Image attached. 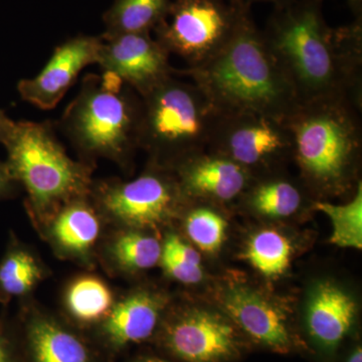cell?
<instances>
[{
    "mask_svg": "<svg viewBox=\"0 0 362 362\" xmlns=\"http://www.w3.org/2000/svg\"><path fill=\"white\" fill-rule=\"evenodd\" d=\"M264 37L299 105L335 100L362 106V18L331 28L323 0L275 7Z\"/></svg>",
    "mask_w": 362,
    "mask_h": 362,
    "instance_id": "6da1fadb",
    "label": "cell"
},
{
    "mask_svg": "<svg viewBox=\"0 0 362 362\" xmlns=\"http://www.w3.org/2000/svg\"><path fill=\"white\" fill-rule=\"evenodd\" d=\"M175 73L199 86L223 113L259 114L285 122L299 106L251 11L214 58Z\"/></svg>",
    "mask_w": 362,
    "mask_h": 362,
    "instance_id": "7a4b0ae2",
    "label": "cell"
},
{
    "mask_svg": "<svg viewBox=\"0 0 362 362\" xmlns=\"http://www.w3.org/2000/svg\"><path fill=\"white\" fill-rule=\"evenodd\" d=\"M141 106V97L121 78L87 74L57 125L81 160L108 159L127 169L139 148Z\"/></svg>",
    "mask_w": 362,
    "mask_h": 362,
    "instance_id": "3957f363",
    "label": "cell"
},
{
    "mask_svg": "<svg viewBox=\"0 0 362 362\" xmlns=\"http://www.w3.org/2000/svg\"><path fill=\"white\" fill-rule=\"evenodd\" d=\"M2 145L35 230L66 202L90 194L94 164L71 158L51 121H14Z\"/></svg>",
    "mask_w": 362,
    "mask_h": 362,
    "instance_id": "277c9868",
    "label": "cell"
},
{
    "mask_svg": "<svg viewBox=\"0 0 362 362\" xmlns=\"http://www.w3.org/2000/svg\"><path fill=\"white\" fill-rule=\"evenodd\" d=\"M361 106L347 101L301 104L285 121L293 158L317 192L338 194L351 187L361 154Z\"/></svg>",
    "mask_w": 362,
    "mask_h": 362,
    "instance_id": "5b68a950",
    "label": "cell"
},
{
    "mask_svg": "<svg viewBox=\"0 0 362 362\" xmlns=\"http://www.w3.org/2000/svg\"><path fill=\"white\" fill-rule=\"evenodd\" d=\"M175 75L141 97L138 138L150 162L168 168L209 148L221 115L199 86Z\"/></svg>",
    "mask_w": 362,
    "mask_h": 362,
    "instance_id": "8992f818",
    "label": "cell"
},
{
    "mask_svg": "<svg viewBox=\"0 0 362 362\" xmlns=\"http://www.w3.org/2000/svg\"><path fill=\"white\" fill-rule=\"evenodd\" d=\"M90 197L107 225L143 230L166 225L188 201L173 170L152 162L132 180H94Z\"/></svg>",
    "mask_w": 362,
    "mask_h": 362,
    "instance_id": "52a82bcc",
    "label": "cell"
},
{
    "mask_svg": "<svg viewBox=\"0 0 362 362\" xmlns=\"http://www.w3.org/2000/svg\"><path fill=\"white\" fill-rule=\"evenodd\" d=\"M247 11L244 0H173L154 30L156 39L194 68L226 47Z\"/></svg>",
    "mask_w": 362,
    "mask_h": 362,
    "instance_id": "ba28073f",
    "label": "cell"
},
{
    "mask_svg": "<svg viewBox=\"0 0 362 362\" xmlns=\"http://www.w3.org/2000/svg\"><path fill=\"white\" fill-rule=\"evenodd\" d=\"M209 148L232 159L252 175L256 169L293 153L291 133L284 121L252 113L221 112Z\"/></svg>",
    "mask_w": 362,
    "mask_h": 362,
    "instance_id": "9c48e42d",
    "label": "cell"
},
{
    "mask_svg": "<svg viewBox=\"0 0 362 362\" xmlns=\"http://www.w3.org/2000/svg\"><path fill=\"white\" fill-rule=\"evenodd\" d=\"M170 54L151 33L101 35L97 65L144 97L175 75Z\"/></svg>",
    "mask_w": 362,
    "mask_h": 362,
    "instance_id": "30bf717a",
    "label": "cell"
},
{
    "mask_svg": "<svg viewBox=\"0 0 362 362\" xmlns=\"http://www.w3.org/2000/svg\"><path fill=\"white\" fill-rule=\"evenodd\" d=\"M16 323L23 362H101L75 326L42 308L21 302Z\"/></svg>",
    "mask_w": 362,
    "mask_h": 362,
    "instance_id": "8fae6325",
    "label": "cell"
},
{
    "mask_svg": "<svg viewBox=\"0 0 362 362\" xmlns=\"http://www.w3.org/2000/svg\"><path fill=\"white\" fill-rule=\"evenodd\" d=\"M163 346L185 362H221L238 351L235 328L226 319L199 309L176 312L162 326Z\"/></svg>",
    "mask_w": 362,
    "mask_h": 362,
    "instance_id": "7c38bea8",
    "label": "cell"
},
{
    "mask_svg": "<svg viewBox=\"0 0 362 362\" xmlns=\"http://www.w3.org/2000/svg\"><path fill=\"white\" fill-rule=\"evenodd\" d=\"M106 225L89 194L66 202L37 230L58 259L92 270Z\"/></svg>",
    "mask_w": 362,
    "mask_h": 362,
    "instance_id": "4fadbf2b",
    "label": "cell"
},
{
    "mask_svg": "<svg viewBox=\"0 0 362 362\" xmlns=\"http://www.w3.org/2000/svg\"><path fill=\"white\" fill-rule=\"evenodd\" d=\"M101 37L80 35L62 42L42 71L18 85L21 99L42 109L52 110L65 97L85 68L97 65Z\"/></svg>",
    "mask_w": 362,
    "mask_h": 362,
    "instance_id": "5bb4252c",
    "label": "cell"
},
{
    "mask_svg": "<svg viewBox=\"0 0 362 362\" xmlns=\"http://www.w3.org/2000/svg\"><path fill=\"white\" fill-rule=\"evenodd\" d=\"M166 305L165 296L144 288L117 297L110 314L94 328L100 344L115 354L149 339L161 322Z\"/></svg>",
    "mask_w": 362,
    "mask_h": 362,
    "instance_id": "9a60e30c",
    "label": "cell"
},
{
    "mask_svg": "<svg viewBox=\"0 0 362 362\" xmlns=\"http://www.w3.org/2000/svg\"><path fill=\"white\" fill-rule=\"evenodd\" d=\"M170 169L187 199L232 202L242 197L252 180L246 169L211 150L187 157Z\"/></svg>",
    "mask_w": 362,
    "mask_h": 362,
    "instance_id": "2e32d148",
    "label": "cell"
},
{
    "mask_svg": "<svg viewBox=\"0 0 362 362\" xmlns=\"http://www.w3.org/2000/svg\"><path fill=\"white\" fill-rule=\"evenodd\" d=\"M223 305L230 318L252 339L279 352H286L291 337L285 317L257 293L235 288L230 290Z\"/></svg>",
    "mask_w": 362,
    "mask_h": 362,
    "instance_id": "e0dca14e",
    "label": "cell"
},
{
    "mask_svg": "<svg viewBox=\"0 0 362 362\" xmlns=\"http://www.w3.org/2000/svg\"><path fill=\"white\" fill-rule=\"evenodd\" d=\"M149 230L114 228L105 235L98 259L113 275H133L159 264L162 243Z\"/></svg>",
    "mask_w": 362,
    "mask_h": 362,
    "instance_id": "ac0fdd59",
    "label": "cell"
},
{
    "mask_svg": "<svg viewBox=\"0 0 362 362\" xmlns=\"http://www.w3.org/2000/svg\"><path fill=\"white\" fill-rule=\"evenodd\" d=\"M49 275L51 271L40 255L11 233L0 259V304L6 307L13 300L32 299Z\"/></svg>",
    "mask_w": 362,
    "mask_h": 362,
    "instance_id": "d6986e66",
    "label": "cell"
},
{
    "mask_svg": "<svg viewBox=\"0 0 362 362\" xmlns=\"http://www.w3.org/2000/svg\"><path fill=\"white\" fill-rule=\"evenodd\" d=\"M356 305L347 293L335 285H319L312 293L307 310V325L314 339L325 347H335L349 332Z\"/></svg>",
    "mask_w": 362,
    "mask_h": 362,
    "instance_id": "ffe728a7",
    "label": "cell"
},
{
    "mask_svg": "<svg viewBox=\"0 0 362 362\" xmlns=\"http://www.w3.org/2000/svg\"><path fill=\"white\" fill-rule=\"evenodd\" d=\"M117 296L96 274H80L66 283L62 305L66 321L76 328H96L110 314Z\"/></svg>",
    "mask_w": 362,
    "mask_h": 362,
    "instance_id": "44dd1931",
    "label": "cell"
},
{
    "mask_svg": "<svg viewBox=\"0 0 362 362\" xmlns=\"http://www.w3.org/2000/svg\"><path fill=\"white\" fill-rule=\"evenodd\" d=\"M173 0H115L104 13L103 35L151 33Z\"/></svg>",
    "mask_w": 362,
    "mask_h": 362,
    "instance_id": "7402d4cb",
    "label": "cell"
},
{
    "mask_svg": "<svg viewBox=\"0 0 362 362\" xmlns=\"http://www.w3.org/2000/svg\"><path fill=\"white\" fill-rule=\"evenodd\" d=\"M246 192L247 206L255 213L271 218H289L303 206V190L283 177L268 178L256 185L250 183Z\"/></svg>",
    "mask_w": 362,
    "mask_h": 362,
    "instance_id": "603a6c76",
    "label": "cell"
},
{
    "mask_svg": "<svg viewBox=\"0 0 362 362\" xmlns=\"http://www.w3.org/2000/svg\"><path fill=\"white\" fill-rule=\"evenodd\" d=\"M313 209L330 218L333 232L330 242L341 247L362 249V185L354 192L351 201L344 204L315 202Z\"/></svg>",
    "mask_w": 362,
    "mask_h": 362,
    "instance_id": "cb8c5ba5",
    "label": "cell"
},
{
    "mask_svg": "<svg viewBox=\"0 0 362 362\" xmlns=\"http://www.w3.org/2000/svg\"><path fill=\"white\" fill-rule=\"evenodd\" d=\"M292 247L282 233L261 230L247 243L246 258L254 268L267 277H276L287 270Z\"/></svg>",
    "mask_w": 362,
    "mask_h": 362,
    "instance_id": "d4e9b609",
    "label": "cell"
},
{
    "mask_svg": "<svg viewBox=\"0 0 362 362\" xmlns=\"http://www.w3.org/2000/svg\"><path fill=\"white\" fill-rule=\"evenodd\" d=\"M185 226L189 239L202 251L214 252L225 240L228 223L211 207L197 206L185 216Z\"/></svg>",
    "mask_w": 362,
    "mask_h": 362,
    "instance_id": "484cf974",
    "label": "cell"
},
{
    "mask_svg": "<svg viewBox=\"0 0 362 362\" xmlns=\"http://www.w3.org/2000/svg\"><path fill=\"white\" fill-rule=\"evenodd\" d=\"M0 362H23L16 326L0 318Z\"/></svg>",
    "mask_w": 362,
    "mask_h": 362,
    "instance_id": "4316f807",
    "label": "cell"
},
{
    "mask_svg": "<svg viewBox=\"0 0 362 362\" xmlns=\"http://www.w3.org/2000/svg\"><path fill=\"white\" fill-rule=\"evenodd\" d=\"M159 264L169 277L177 282L183 283V284H197L204 277L202 268L187 265V264L181 263V262L176 261L170 257L164 256V255H161Z\"/></svg>",
    "mask_w": 362,
    "mask_h": 362,
    "instance_id": "83f0119b",
    "label": "cell"
},
{
    "mask_svg": "<svg viewBox=\"0 0 362 362\" xmlns=\"http://www.w3.org/2000/svg\"><path fill=\"white\" fill-rule=\"evenodd\" d=\"M21 187L11 175L6 161L0 160V201L13 199L21 192Z\"/></svg>",
    "mask_w": 362,
    "mask_h": 362,
    "instance_id": "f1b7e54d",
    "label": "cell"
},
{
    "mask_svg": "<svg viewBox=\"0 0 362 362\" xmlns=\"http://www.w3.org/2000/svg\"><path fill=\"white\" fill-rule=\"evenodd\" d=\"M14 121L9 119L0 109V144H4V140H6V136L8 135L9 131L13 127Z\"/></svg>",
    "mask_w": 362,
    "mask_h": 362,
    "instance_id": "f546056e",
    "label": "cell"
},
{
    "mask_svg": "<svg viewBox=\"0 0 362 362\" xmlns=\"http://www.w3.org/2000/svg\"><path fill=\"white\" fill-rule=\"evenodd\" d=\"M350 11L354 14L356 18H362V0H346Z\"/></svg>",
    "mask_w": 362,
    "mask_h": 362,
    "instance_id": "4dcf8cb0",
    "label": "cell"
},
{
    "mask_svg": "<svg viewBox=\"0 0 362 362\" xmlns=\"http://www.w3.org/2000/svg\"><path fill=\"white\" fill-rule=\"evenodd\" d=\"M244 1L249 6H251L252 4H256V2H268V4H274L275 7H279L290 4L293 0H244Z\"/></svg>",
    "mask_w": 362,
    "mask_h": 362,
    "instance_id": "1f68e13d",
    "label": "cell"
},
{
    "mask_svg": "<svg viewBox=\"0 0 362 362\" xmlns=\"http://www.w3.org/2000/svg\"><path fill=\"white\" fill-rule=\"evenodd\" d=\"M347 362H362V349L361 347H356V350L352 352Z\"/></svg>",
    "mask_w": 362,
    "mask_h": 362,
    "instance_id": "d6a6232c",
    "label": "cell"
},
{
    "mask_svg": "<svg viewBox=\"0 0 362 362\" xmlns=\"http://www.w3.org/2000/svg\"><path fill=\"white\" fill-rule=\"evenodd\" d=\"M130 362H170L165 361V359L159 358V357H140V358L134 359Z\"/></svg>",
    "mask_w": 362,
    "mask_h": 362,
    "instance_id": "836d02e7",
    "label": "cell"
}]
</instances>
